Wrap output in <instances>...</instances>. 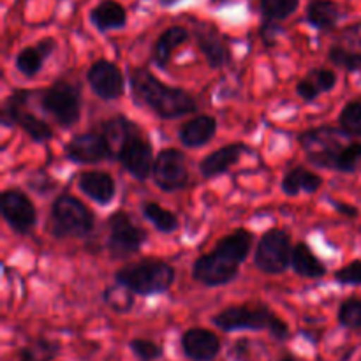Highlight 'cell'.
I'll return each instance as SVG.
<instances>
[{
	"label": "cell",
	"instance_id": "obj_38",
	"mask_svg": "<svg viewBox=\"0 0 361 361\" xmlns=\"http://www.w3.org/2000/svg\"><path fill=\"white\" fill-rule=\"evenodd\" d=\"M309 76L316 81V85L319 87V90L324 92V94L334 90L335 85H337V74H335V71L326 69V67L314 69Z\"/></svg>",
	"mask_w": 361,
	"mask_h": 361
},
{
	"label": "cell",
	"instance_id": "obj_33",
	"mask_svg": "<svg viewBox=\"0 0 361 361\" xmlns=\"http://www.w3.org/2000/svg\"><path fill=\"white\" fill-rule=\"evenodd\" d=\"M361 162V141H353V143L344 145L335 159V171L353 173L356 171Z\"/></svg>",
	"mask_w": 361,
	"mask_h": 361
},
{
	"label": "cell",
	"instance_id": "obj_19",
	"mask_svg": "<svg viewBox=\"0 0 361 361\" xmlns=\"http://www.w3.org/2000/svg\"><path fill=\"white\" fill-rule=\"evenodd\" d=\"M56 48V41L53 37H44L37 42L35 46H28L18 53L16 60H14V67L20 74L25 78H34L44 67V62L49 59Z\"/></svg>",
	"mask_w": 361,
	"mask_h": 361
},
{
	"label": "cell",
	"instance_id": "obj_40",
	"mask_svg": "<svg viewBox=\"0 0 361 361\" xmlns=\"http://www.w3.org/2000/svg\"><path fill=\"white\" fill-rule=\"evenodd\" d=\"M281 27H279L275 21L264 20L263 27H261V37H263V42L267 46H275L277 42V35L281 34Z\"/></svg>",
	"mask_w": 361,
	"mask_h": 361
},
{
	"label": "cell",
	"instance_id": "obj_44",
	"mask_svg": "<svg viewBox=\"0 0 361 361\" xmlns=\"http://www.w3.org/2000/svg\"><path fill=\"white\" fill-rule=\"evenodd\" d=\"M277 361H300V360L296 358L295 355H291V353H286V355H282Z\"/></svg>",
	"mask_w": 361,
	"mask_h": 361
},
{
	"label": "cell",
	"instance_id": "obj_11",
	"mask_svg": "<svg viewBox=\"0 0 361 361\" xmlns=\"http://www.w3.org/2000/svg\"><path fill=\"white\" fill-rule=\"evenodd\" d=\"M0 212L18 235H28L37 224V212L30 197L21 189H6L0 196Z\"/></svg>",
	"mask_w": 361,
	"mask_h": 361
},
{
	"label": "cell",
	"instance_id": "obj_22",
	"mask_svg": "<svg viewBox=\"0 0 361 361\" xmlns=\"http://www.w3.org/2000/svg\"><path fill=\"white\" fill-rule=\"evenodd\" d=\"M254 236L249 229L238 228L231 231L229 235L222 236L217 243H215L214 250L226 257L228 261L235 264H242L243 261L249 257L250 250H252Z\"/></svg>",
	"mask_w": 361,
	"mask_h": 361
},
{
	"label": "cell",
	"instance_id": "obj_5",
	"mask_svg": "<svg viewBox=\"0 0 361 361\" xmlns=\"http://www.w3.org/2000/svg\"><path fill=\"white\" fill-rule=\"evenodd\" d=\"M41 106L62 129H71L81 116L80 88L69 81H55L41 92Z\"/></svg>",
	"mask_w": 361,
	"mask_h": 361
},
{
	"label": "cell",
	"instance_id": "obj_25",
	"mask_svg": "<svg viewBox=\"0 0 361 361\" xmlns=\"http://www.w3.org/2000/svg\"><path fill=\"white\" fill-rule=\"evenodd\" d=\"M291 268L296 275L303 279H321L326 275V267L314 254L305 242H298L293 247Z\"/></svg>",
	"mask_w": 361,
	"mask_h": 361
},
{
	"label": "cell",
	"instance_id": "obj_20",
	"mask_svg": "<svg viewBox=\"0 0 361 361\" xmlns=\"http://www.w3.org/2000/svg\"><path fill=\"white\" fill-rule=\"evenodd\" d=\"M187 41H189V30L182 25H173V27L166 28L155 41L154 49H152V62L159 69H166L176 49L185 44Z\"/></svg>",
	"mask_w": 361,
	"mask_h": 361
},
{
	"label": "cell",
	"instance_id": "obj_45",
	"mask_svg": "<svg viewBox=\"0 0 361 361\" xmlns=\"http://www.w3.org/2000/svg\"><path fill=\"white\" fill-rule=\"evenodd\" d=\"M214 2H222V0H214Z\"/></svg>",
	"mask_w": 361,
	"mask_h": 361
},
{
	"label": "cell",
	"instance_id": "obj_1",
	"mask_svg": "<svg viewBox=\"0 0 361 361\" xmlns=\"http://www.w3.org/2000/svg\"><path fill=\"white\" fill-rule=\"evenodd\" d=\"M129 85L134 101L141 106H147L164 120L180 118V116L197 111L196 101L189 92L162 83L145 67L130 71Z\"/></svg>",
	"mask_w": 361,
	"mask_h": 361
},
{
	"label": "cell",
	"instance_id": "obj_43",
	"mask_svg": "<svg viewBox=\"0 0 361 361\" xmlns=\"http://www.w3.org/2000/svg\"><path fill=\"white\" fill-rule=\"evenodd\" d=\"M157 2L161 4L162 7H173V6H176V4L182 2V0H157Z\"/></svg>",
	"mask_w": 361,
	"mask_h": 361
},
{
	"label": "cell",
	"instance_id": "obj_6",
	"mask_svg": "<svg viewBox=\"0 0 361 361\" xmlns=\"http://www.w3.org/2000/svg\"><path fill=\"white\" fill-rule=\"evenodd\" d=\"M30 95L32 92L28 90H14L2 106V123L20 127L35 143H46L53 137V129L44 120L28 111L27 104Z\"/></svg>",
	"mask_w": 361,
	"mask_h": 361
},
{
	"label": "cell",
	"instance_id": "obj_35",
	"mask_svg": "<svg viewBox=\"0 0 361 361\" xmlns=\"http://www.w3.org/2000/svg\"><path fill=\"white\" fill-rule=\"evenodd\" d=\"M328 59L337 67L345 71H361V53L353 51V49L344 48L341 44L331 46L328 51Z\"/></svg>",
	"mask_w": 361,
	"mask_h": 361
},
{
	"label": "cell",
	"instance_id": "obj_10",
	"mask_svg": "<svg viewBox=\"0 0 361 361\" xmlns=\"http://www.w3.org/2000/svg\"><path fill=\"white\" fill-rule=\"evenodd\" d=\"M154 182L164 192H176L187 187L189 182V168L187 157L178 148H162L154 162Z\"/></svg>",
	"mask_w": 361,
	"mask_h": 361
},
{
	"label": "cell",
	"instance_id": "obj_36",
	"mask_svg": "<svg viewBox=\"0 0 361 361\" xmlns=\"http://www.w3.org/2000/svg\"><path fill=\"white\" fill-rule=\"evenodd\" d=\"M129 349L140 361H157L164 356L162 345L150 338H133L129 342Z\"/></svg>",
	"mask_w": 361,
	"mask_h": 361
},
{
	"label": "cell",
	"instance_id": "obj_2",
	"mask_svg": "<svg viewBox=\"0 0 361 361\" xmlns=\"http://www.w3.org/2000/svg\"><path fill=\"white\" fill-rule=\"evenodd\" d=\"M212 323L222 331H270L275 341H288L289 326L284 319L264 305H231L212 317Z\"/></svg>",
	"mask_w": 361,
	"mask_h": 361
},
{
	"label": "cell",
	"instance_id": "obj_23",
	"mask_svg": "<svg viewBox=\"0 0 361 361\" xmlns=\"http://www.w3.org/2000/svg\"><path fill=\"white\" fill-rule=\"evenodd\" d=\"M90 21L99 32L120 30L127 23V11L118 0H101L90 11Z\"/></svg>",
	"mask_w": 361,
	"mask_h": 361
},
{
	"label": "cell",
	"instance_id": "obj_12",
	"mask_svg": "<svg viewBox=\"0 0 361 361\" xmlns=\"http://www.w3.org/2000/svg\"><path fill=\"white\" fill-rule=\"evenodd\" d=\"M66 155L76 164H99L102 161H111L115 157L111 143L102 133H83L74 136L66 145Z\"/></svg>",
	"mask_w": 361,
	"mask_h": 361
},
{
	"label": "cell",
	"instance_id": "obj_37",
	"mask_svg": "<svg viewBox=\"0 0 361 361\" xmlns=\"http://www.w3.org/2000/svg\"><path fill=\"white\" fill-rule=\"evenodd\" d=\"M335 281L344 286H361V259H355L335 271Z\"/></svg>",
	"mask_w": 361,
	"mask_h": 361
},
{
	"label": "cell",
	"instance_id": "obj_39",
	"mask_svg": "<svg viewBox=\"0 0 361 361\" xmlns=\"http://www.w3.org/2000/svg\"><path fill=\"white\" fill-rule=\"evenodd\" d=\"M296 94H298L305 102H312L319 97L321 90L316 85V81H314L310 76H307L296 83Z\"/></svg>",
	"mask_w": 361,
	"mask_h": 361
},
{
	"label": "cell",
	"instance_id": "obj_16",
	"mask_svg": "<svg viewBox=\"0 0 361 361\" xmlns=\"http://www.w3.org/2000/svg\"><path fill=\"white\" fill-rule=\"evenodd\" d=\"M196 41L212 69H221L229 60V49L224 35L214 23L196 25Z\"/></svg>",
	"mask_w": 361,
	"mask_h": 361
},
{
	"label": "cell",
	"instance_id": "obj_26",
	"mask_svg": "<svg viewBox=\"0 0 361 361\" xmlns=\"http://www.w3.org/2000/svg\"><path fill=\"white\" fill-rule=\"evenodd\" d=\"M341 6L335 0H309L305 9L307 21L317 30H331L341 20Z\"/></svg>",
	"mask_w": 361,
	"mask_h": 361
},
{
	"label": "cell",
	"instance_id": "obj_15",
	"mask_svg": "<svg viewBox=\"0 0 361 361\" xmlns=\"http://www.w3.org/2000/svg\"><path fill=\"white\" fill-rule=\"evenodd\" d=\"M180 348L190 361H214L221 353V338L207 328H189L180 338Z\"/></svg>",
	"mask_w": 361,
	"mask_h": 361
},
{
	"label": "cell",
	"instance_id": "obj_17",
	"mask_svg": "<svg viewBox=\"0 0 361 361\" xmlns=\"http://www.w3.org/2000/svg\"><path fill=\"white\" fill-rule=\"evenodd\" d=\"M78 187L83 194H87L92 201L101 207L111 203L116 194V182L109 173L92 169L78 175Z\"/></svg>",
	"mask_w": 361,
	"mask_h": 361
},
{
	"label": "cell",
	"instance_id": "obj_32",
	"mask_svg": "<svg viewBox=\"0 0 361 361\" xmlns=\"http://www.w3.org/2000/svg\"><path fill=\"white\" fill-rule=\"evenodd\" d=\"M338 126L344 130L345 136L360 137L361 136V101L348 102L338 116Z\"/></svg>",
	"mask_w": 361,
	"mask_h": 361
},
{
	"label": "cell",
	"instance_id": "obj_28",
	"mask_svg": "<svg viewBox=\"0 0 361 361\" xmlns=\"http://www.w3.org/2000/svg\"><path fill=\"white\" fill-rule=\"evenodd\" d=\"M60 344L46 337H37L27 342L18 351V361H53L59 356Z\"/></svg>",
	"mask_w": 361,
	"mask_h": 361
},
{
	"label": "cell",
	"instance_id": "obj_18",
	"mask_svg": "<svg viewBox=\"0 0 361 361\" xmlns=\"http://www.w3.org/2000/svg\"><path fill=\"white\" fill-rule=\"evenodd\" d=\"M250 148L245 143H229L226 147H221L214 154L207 155L201 161L200 169L204 178H215V176L224 175L226 171L233 168L240 161L243 154H247Z\"/></svg>",
	"mask_w": 361,
	"mask_h": 361
},
{
	"label": "cell",
	"instance_id": "obj_8",
	"mask_svg": "<svg viewBox=\"0 0 361 361\" xmlns=\"http://www.w3.org/2000/svg\"><path fill=\"white\" fill-rule=\"evenodd\" d=\"M108 229V250L115 259H126L133 256L147 242V231L134 224L133 217L123 210L109 215Z\"/></svg>",
	"mask_w": 361,
	"mask_h": 361
},
{
	"label": "cell",
	"instance_id": "obj_24",
	"mask_svg": "<svg viewBox=\"0 0 361 361\" xmlns=\"http://www.w3.org/2000/svg\"><path fill=\"white\" fill-rule=\"evenodd\" d=\"M324 180L321 178L317 173L310 171V169L303 168V166H296V168L289 169L286 176L282 178L281 189L286 196H298L300 192L314 194L323 187Z\"/></svg>",
	"mask_w": 361,
	"mask_h": 361
},
{
	"label": "cell",
	"instance_id": "obj_29",
	"mask_svg": "<svg viewBox=\"0 0 361 361\" xmlns=\"http://www.w3.org/2000/svg\"><path fill=\"white\" fill-rule=\"evenodd\" d=\"M141 214L161 233H173L180 226L178 217L171 210H166L157 201H147V203L141 204Z\"/></svg>",
	"mask_w": 361,
	"mask_h": 361
},
{
	"label": "cell",
	"instance_id": "obj_3",
	"mask_svg": "<svg viewBox=\"0 0 361 361\" xmlns=\"http://www.w3.org/2000/svg\"><path fill=\"white\" fill-rule=\"evenodd\" d=\"M173 264L159 257H143L115 271V282L127 286L134 295H164L175 284Z\"/></svg>",
	"mask_w": 361,
	"mask_h": 361
},
{
	"label": "cell",
	"instance_id": "obj_34",
	"mask_svg": "<svg viewBox=\"0 0 361 361\" xmlns=\"http://www.w3.org/2000/svg\"><path fill=\"white\" fill-rule=\"evenodd\" d=\"M337 321L349 330H361V298H348L338 307Z\"/></svg>",
	"mask_w": 361,
	"mask_h": 361
},
{
	"label": "cell",
	"instance_id": "obj_42",
	"mask_svg": "<svg viewBox=\"0 0 361 361\" xmlns=\"http://www.w3.org/2000/svg\"><path fill=\"white\" fill-rule=\"evenodd\" d=\"M249 351H250V342L247 341V338H242V341L236 342L235 349H233V353H235L236 358L242 360V361L249 356Z\"/></svg>",
	"mask_w": 361,
	"mask_h": 361
},
{
	"label": "cell",
	"instance_id": "obj_41",
	"mask_svg": "<svg viewBox=\"0 0 361 361\" xmlns=\"http://www.w3.org/2000/svg\"><path fill=\"white\" fill-rule=\"evenodd\" d=\"M330 203L334 204L335 210L338 212V214H342L344 217L348 219H356L360 215L358 208L353 207V204H348V203H342V201H335V200H330Z\"/></svg>",
	"mask_w": 361,
	"mask_h": 361
},
{
	"label": "cell",
	"instance_id": "obj_9",
	"mask_svg": "<svg viewBox=\"0 0 361 361\" xmlns=\"http://www.w3.org/2000/svg\"><path fill=\"white\" fill-rule=\"evenodd\" d=\"M116 159L123 166V169L140 182L148 180V176L154 171V148L150 141L143 136L140 127L120 143Z\"/></svg>",
	"mask_w": 361,
	"mask_h": 361
},
{
	"label": "cell",
	"instance_id": "obj_7",
	"mask_svg": "<svg viewBox=\"0 0 361 361\" xmlns=\"http://www.w3.org/2000/svg\"><path fill=\"white\" fill-rule=\"evenodd\" d=\"M293 247L295 245L291 243V236L286 229H268L257 243L254 263L268 275L284 274L291 267Z\"/></svg>",
	"mask_w": 361,
	"mask_h": 361
},
{
	"label": "cell",
	"instance_id": "obj_13",
	"mask_svg": "<svg viewBox=\"0 0 361 361\" xmlns=\"http://www.w3.org/2000/svg\"><path fill=\"white\" fill-rule=\"evenodd\" d=\"M87 81L92 92L102 101H116L126 92V76L111 60L101 59L92 63L87 73Z\"/></svg>",
	"mask_w": 361,
	"mask_h": 361
},
{
	"label": "cell",
	"instance_id": "obj_31",
	"mask_svg": "<svg viewBox=\"0 0 361 361\" xmlns=\"http://www.w3.org/2000/svg\"><path fill=\"white\" fill-rule=\"evenodd\" d=\"M264 20L282 21L295 14L300 7V0H257Z\"/></svg>",
	"mask_w": 361,
	"mask_h": 361
},
{
	"label": "cell",
	"instance_id": "obj_21",
	"mask_svg": "<svg viewBox=\"0 0 361 361\" xmlns=\"http://www.w3.org/2000/svg\"><path fill=\"white\" fill-rule=\"evenodd\" d=\"M217 133V120L210 115H197L196 118L183 123L178 130V140L187 148L204 147L214 140Z\"/></svg>",
	"mask_w": 361,
	"mask_h": 361
},
{
	"label": "cell",
	"instance_id": "obj_14",
	"mask_svg": "<svg viewBox=\"0 0 361 361\" xmlns=\"http://www.w3.org/2000/svg\"><path fill=\"white\" fill-rule=\"evenodd\" d=\"M240 274V264L231 263L215 250L197 257L192 264V279L208 288H219L235 281Z\"/></svg>",
	"mask_w": 361,
	"mask_h": 361
},
{
	"label": "cell",
	"instance_id": "obj_4",
	"mask_svg": "<svg viewBox=\"0 0 361 361\" xmlns=\"http://www.w3.org/2000/svg\"><path fill=\"white\" fill-rule=\"evenodd\" d=\"M95 228V215L80 197L60 194L49 212V233L55 238H85Z\"/></svg>",
	"mask_w": 361,
	"mask_h": 361
},
{
	"label": "cell",
	"instance_id": "obj_30",
	"mask_svg": "<svg viewBox=\"0 0 361 361\" xmlns=\"http://www.w3.org/2000/svg\"><path fill=\"white\" fill-rule=\"evenodd\" d=\"M102 300H104L106 305L116 314H126L130 312L134 305V293L130 291L127 286L116 282L115 286H109L106 288L104 295H102Z\"/></svg>",
	"mask_w": 361,
	"mask_h": 361
},
{
	"label": "cell",
	"instance_id": "obj_27",
	"mask_svg": "<svg viewBox=\"0 0 361 361\" xmlns=\"http://www.w3.org/2000/svg\"><path fill=\"white\" fill-rule=\"evenodd\" d=\"M344 134V130H338L335 127L324 126V127H316V129H309L305 133L300 134L298 141L303 147L305 154L316 150H324V148H330L334 145L338 143V137Z\"/></svg>",
	"mask_w": 361,
	"mask_h": 361
}]
</instances>
